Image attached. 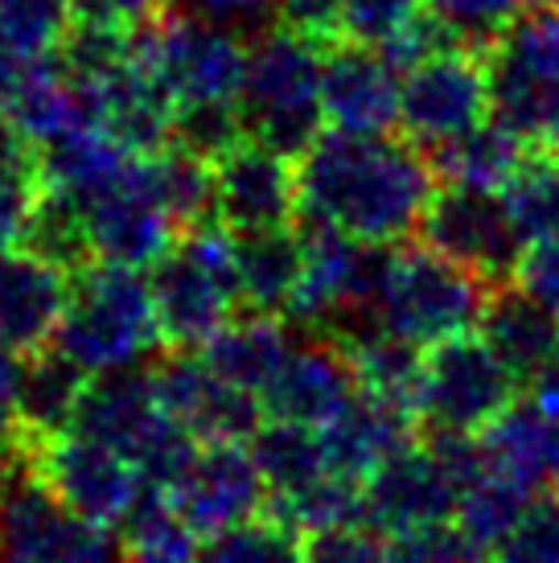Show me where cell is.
<instances>
[{
    "mask_svg": "<svg viewBox=\"0 0 559 563\" xmlns=\"http://www.w3.org/2000/svg\"><path fill=\"white\" fill-rule=\"evenodd\" d=\"M296 177L300 214L387 247L419 231V219L436 194L428 153L391 132L329 128L296 161Z\"/></svg>",
    "mask_w": 559,
    "mask_h": 563,
    "instance_id": "cell-1",
    "label": "cell"
},
{
    "mask_svg": "<svg viewBox=\"0 0 559 563\" xmlns=\"http://www.w3.org/2000/svg\"><path fill=\"white\" fill-rule=\"evenodd\" d=\"M50 345L78 362L87 375L153 358V350L165 342H161L153 284L144 276V267L95 260L75 272L70 305Z\"/></svg>",
    "mask_w": 559,
    "mask_h": 563,
    "instance_id": "cell-2",
    "label": "cell"
},
{
    "mask_svg": "<svg viewBox=\"0 0 559 563\" xmlns=\"http://www.w3.org/2000/svg\"><path fill=\"white\" fill-rule=\"evenodd\" d=\"M321 54L326 46L284 25L251 42L239 87V124L248 141L267 144L288 161L309 153L313 141L326 132Z\"/></svg>",
    "mask_w": 559,
    "mask_h": 563,
    "instance_id": "cell-3",
    "label": "cell"
},
{
    "mask_svg": "<svg viewBox=\"0 0 559 563\" xmlns=\"http://www.w3.org/2000/svg\"><path fill=\"white\" fill-rule=\"evenodd\" d=\"M0 563H128L116 527L75 515L33 470L21 440L0 444Z\"/></svg>",
    "mask_w": 559,
    "mask_h": 563,
    "instance_id": "cell-4",
    "label": "cell"
},
{
    "mask_svg": "<svg viewBox=\"0 0 559 563\" xmlns=\"http://www.w3.org/2000/svg\"><path fill=\"white\" fill-rule=\"evenodd\" d=\"M161 342L169 350H206L218 329L243 309L234 231L202 222L182 231L149 272Z\"/></svg>",
    "mask_w": 559,
    "mask_h": 563,
    "instance_id": "cell-5",
    "label": "cell"
},
{
    "mask_svg": "<svg viewBox=\"0 0 559 563\" xmlns=\"http://www.w3.org/2000/svg\"><path fill=\"white\" fill-rule=\"evenodd\" d=\"M490 120L530 153L559 148V9H523L485 46Z\"/></svg>",
    "mask_w": 559,
    "mask_h": 563,
    "instance_id": "cell-6",
    "label": "cell"
},
{
    "mask_svg": "<svg viewBox=\"0 0 559 563\" xmlns=\"http://www.w3.org/2000/svg\"><path fill=\"white\" fill-rule=\"evenodd\" d=\"M485 300L490 284L419 243L395 251L391 260L387 284L379 297V325L428 350L457 333H473L482 325Z\"/></svg>",
    "mask_w": 559,
    "mask_h": 563,
    "instance_id": "cell-7",
    "label": "cell"
},
{
    "mask_svg": "<svg viewBox=\"0 0 559 563\" xmlns=\"http://www.w3.org/2000/svg\"><path fill=\"white\" fill-rule=\"evenodd\" d=\"M248 46L239 33L194 21V16L161 13L136 25V54L173 108L186 103H239Z\"/></svg>",
    "mask_w": 559,
    "mask_h": 563,
    "instance_id": "cell-8",
    "label": "cell"
},
{
    "mask_svg": "<svg viewBox=\"0 0 559 563\" xmlns=\"http://www.w3.org/2000/svg\"><path fill=\"white\" fill-rule=\"evenodd\" d=\"M518 375L494 354L482 333H457L428 345L416 391V420L424 432H485L514 404Z\"/></svg>",
    "mask_w": 559,
    "mask_h": 563,
    "instance_id": "cell-9",
    "label": "cell"
},
{
    "mask_svg": "<svg viewBox=\"0 0 559 563\" xmlns=\"http://www.w3.org/2000/svg\"><path fill=\"white\" fill-rule=\"evenodd\" d=\"M419 243L461 264L490 288L511 284L523 264V235L514 227L506 198L497 189L445 186L419 219Z\"/></svg>",
    "mask_w": 559,
    "mask_h": 563,
    "instance_id": "cell-10",
    "label": "cell"
},
{
    "mask_svg": "<svg viewBox=\"0 0 559 563\" xmlns=\"http://www.w3.org/2000/svg\"><path fill=\"white\" fill-rule=\"evenodd\" d=\"M490 115V70L485 49L457 46L432 54L404 75L399 128L416 148L432 153Z\"/></svg>",
    "mask_w": 559,
    "mask_h": 563,
    "instance_id": "cell-11",
    "label": "cell"
},
{
    "mask_svg": "<svg viewBox=\"0 0 559 563\" xmlns=\"http://www.w3.org/2000/svg\"><path fill=\"white\" fill-rule=\"evenodd\" d=\"M25 453H30L33 470L42 473V482L75 515L116 527V531L124 527L128 510L136 506V498L149 485L124 453H116L91 437H78V432L25 444Z\"/></svg>",
    "mask_w": 559,
    "mask_h": 563,
    "instance_id": "cell-12",
    "label": "cell"
},
{
    "mask_svg": "<svg viewBox=\"0 0 559 563\" xmlns=\"http://www.w3.org/2000/svg\"><path fill=\"white\" fill-rule=\"evenodd\" d=\"M156 399L202 444H248L267 420L260 395L234 387L194 350H173L153 362Z\"/></svg>",
    "mask_w": 559,
    "mask_h": 563,
    "instance_id": "cell-13",
    "label": "cell"
},
{
    "mask_svg": "<svg viewBox=\"0 0 559 563\" xmlns=\"http://www.w3.org/2000/svg\"><path fill=\"white\" fill-rule=\"evenodd\" d=\"M78 210L87 219L95 260H108V264L153 267L182 235V227L156 198L149 157H132L116 186L78 202Z\"/></svg>",
    "mask_w": 559,
    "mask_h": 563,
    "instance_id": "cell-14",
    "label": "cell"
},
{
    "mask_svg": "<svg viewBox=\"0 0 559 563\" xmlns=\"http://www.w3.org/2000/svg\"><path fill=\"white\" fill-rule=\"evenodd\" d=\"M165 494L177 506V515L202 539H215L231 527L260 518L272 498L248 444H202L186 473Z\"/></svg>",
    "mask_w": 559,
    "mask_h": 563,
    "instance_id": "cell-15",
    "label": "cell"
},
{
    "mask_svg": "<svg viewBox=\"0 0 559 563\" xmlns=\"http://www.w3.org/2000/svg\"><path fill=\"white\" fill-rule=\"evenodd\" d=\"M296 214H300L296 161L255 141H239L231 153L215 161V219L227 231L234 235L276 231L293 227Z\"/></svg>",
    "mask_w": 559,
    "mask_h": 563,
    "instance_id": "cell-16",
    "label": "cell"
},
{
    "mask_svg": "<svg viewBox=\"0 0 559 563\" xmlns=\"http://www.w3.org/2000/svg\"><path fill=\"white\" fill-rule=\"evenodd\" d=\"M404 75L387 54L366 42H329L321 54V103L326 124L342 132H391L399 128Z\"/></svg>",
    "mask_w": 559,
    "mask_h": 563,
    "instance_id": "cell-17",
    "label": "cell"
},
{
    "mask_svg": "<svg viewBox=\"0 0 559 563\" xmlns=\"http://www.w3.org/2000/svg\"><path fill=\"white\" fill-rule=\"evenodd\" d=\"M362 489H366V527L383 534L452 522V515H457V485L440 470V461L424 440L387 456L362 482Z\"/></svg>",
    "mask_w": 559,
    "mask_h": 563,
    "instance_id": "cell-18",
    "label": "cell"
},
{
    "mask_svg": "<svg viewBox=\"0 0 559 563\" xmlns=\"http://www.w3.org/2000/svg\"><path fill=\"white\" fill-rule=\"evenodd\" d=\"M358 387H362L358 371L342 345L300 333L288 362L280 366V375L264 391V411L272 420H296L321 428L354 399Z\"/></svg>",
    "mask_w": 559,
    "mask_h": 563,
    "instance_id": "cell-19",
    "label": "cell"
},
{
    "mask_svg": "<svg viewBox=\"0 0 559 563\" xmlns=\"http://www.w3.org/2000/svg\"><path fill=\"white\" fill-rule=\"evenodd\" d=\"M66 305L70 272L25 247L0 255V342L13 345L21 358L54 342Z\"/></svg>",
    "mask_w": 559,
    "mask_h": 563,
    "instance_id": "cell-20",
    "label": "cell"
},
{
    "mask_svg": "<svg viewBox=\"0 0 559 563\" xmlns=\"http://www.w3.org/2000/svg\"><path fill=\"white\" fill-rule=\"evenodd\" d=\"M416 428L419 420L407 407L358 387L354 399L333 420L317 428V437H321V449H326L329 473L366 482L387 456H395L407 444H416Z\"/></svg>",
    "mask_w": 559,
    "mask_h": 563,
    "instance_id": "cell-21",
    "label": "cell"
},
{
    "mask_svg": "<svg viewBox=\"0 0 559 563\" xmlns=\"http://www.w3.org/2000/svg\"><path fill=\"white\" fill-rule=\"evenodd\" d=\"M87 383H91V375L54 345L25 354L21 383H17V440L37 444V440L70 432Z\"/></svg>",
    "mask_w": 559,
    "mask_h": 563,
    "instance_id": "cell-22",
    "label": "cell"
},
{
    "mask_svg": "<svg viewBox=\"0 0 559 563\" xmlns=\"http://www.w3.org/2000/svg\"><path fill=\"white\" fill-rule=\"evenodd\" d=\"M482 338L511 366L518 383H527L539 366L559 350V317L544 309L518 280L490 288L482 313Z\"/></svg>",
    "mask_w": 559,
    "mask_h": 563,
    "instance_id": "cell-23",
    "label": "cell"
},
{
    "mask_svg": "<svg viewBox=\"0 0 559 563\" xmlns=\"http://www.w3.org/2000/svg\"><path fill=\"white\" fill-rule=\"evenodd\" d=\"M296 342H300V333L296 329L288 333V317L243 313L218 329L210 345L202 350V358L227 383L264 399V391L272 387V378L280 375V366L288 362Z\"/></svg>",
    "mask_w": 559,
    "mask_h": 563,
    "instance_id": "cell-24",
    "label": "cell"
},
{
    "mask_svg": "<svg viewBox=\"0 0 559 563\" xmlns=\"http://www.w3.org/2000/svg\"><path fill=\"white\" fill-rule=\"evenodd\" d=\"M234 255H239L243 309L267 317L288 313L296 288L305 280V243L296 235V227L234 235Z\"/></svg>",
    "mask_w": 559,
    "mask_h": 563,
    "instance_id": "cell-25",
    "label": "cell"
},
{
    "mask_svg": "<svg viewBox=\"0 0 559 563\" xmlns=\"http://www.w3.org/2000/svg\"><path fill=\"white\" fill-rule=\"evenodd\" d=\"M527 144L511 136L497 120L461 132L457 141L440 144L428 153L436 181L445 186H469V189H506L518 165L527 161Z\"/></svg>",
    "mask_w": 559,
    "mask_h": 563,
    "instance_id": "cell-26",
    "label": "cell"
},
{
    "mask_svg": "<svg viewBox=\"0 0 559 563\" xmlns=\"http://www.w3.org/2000/svg\"><path fill=\"white\" fill-rule=\"evenodd\" d=\"M248 449H251L255 470L264 473L272 498H276V494H296V489H305L309 482H317V477L329 473L321 437H317V428H309V423L272 420V416H267V420L260 423V432L248 440Z\"/></svg>",
    "mask_w": 559,
    "mask_h": 563,
    "instance_id": "cell-27",
    "label": "cell"
},
{
    "mask_svg": "<svg viewBox=\"0 0 559 563\" xmlns=\"http://www.w3.org/2000/svg\"><path fill=\"white\" fill-rule=\"evenodd\" d=\"M120 531L128 563H202V534L177 515L169 494L156 485H144Z\"/></svg>",
    "mask_w": 559,
    "mask_h": 563,
    "instance_id": "cell-28",
    "label": "cell"
},
{
    "mask_svg": "<svg viewBox=\"0 0 559 563\" xmlns=\"http://www.w3.org/2000/svg\"><path fill=\"white\" fill-rule=\"evenodd\" d=\"M535 498H539V489H530V485L514 482L511 473H497L494 465H485L482 477H473V482L461 489L452 522H457L478 548L494 551L497 543L514 531V522L527 515V506Z\"/></svg>",
    "mask_w": 559,
    "mask_h": 563,
    "instance_id": "cell-29",
    "label": "cell"
},
{
    "mask_svg": "<svg viewBox=\"0 0 559 563\" xmlns=\"http://www.w3.org/2000/svg\"><path fill=\"white\" fill-rule=\"evenodd\" d=\"M264 515L288 522V527L300 534L362 527V522H366V489H362V482H354V477L326 473V477H317V482H309L305 489H296V494L267 498Z\"/></svg>",
    "mask_w": 559,
    "mask_h": 563,
    "instance_id": "cell-30",
    "label": "cell"
},
{
    "mask_svg": "<svg viewBox=\"0 0 559 563\" xmlns=\"http://www.w3.org/2000/svg\"><path fill=\"white\" fill-rule=\"evenodd\" d=\"M358 371V383L366 391L383 395L391 404L407 407L416 416V391L419 375H424V345L407 342L391 329H374L371 338H362L358 345L346 350Z\"/></svg>",
    "mask_w": 559,
    "mask_h": 563,
    "instance_id": "cell-31",
    "label": "cell"
},
{
    "mask_svg": "<svg viewBox=\"0 0 559 563\" xmlns=\"http://www.w3.org/2000/svg\"><path fill=\"white\" fill-rule=\"evenodd\" d=\"M506 210L523 243H544L559 235V157L556 153H527L506 189Z\"/></svg>",
    "mask_w": 559,
    "mask_h": 563,
    "instance_id": "cell-32",
    "label": "cell"
},
{
    "mask_svg": "<svg viewBox=\"0 0 559 563\" xmlns=\"http://www.w3.org/2000/svg\"><path fill=\"white\" fill-rule=\"evenodd\" d=\"M70 30V0H0V46L25 66L54 58Z\"/></svg>",
    "mask_w": 559,
    "mask_h": 563,
    "instance_id": "cell-33",
    "label": "cell"
},
{
    "mask_svg": "<svg viewBox=\"0 0 559 563\" xmlns=\"http://www.w3.org/2000/svg\"><path fill=\"white\" fill-rule=\"evenodd\" d=\"M202 563H305V539L288 522L264 515L215 534L202 551Z\"/></svg>",
    "mask_w": 559,
    "mask_h": 563,
    "instance_id": "cell-34",
    "label": "cell"
},
{
    "mask_svg": "<svg viewBox=\"0 0 559 563\" xmlns=\"http://www.w3.org/2000/svg\"><path fill=\"white\" fill-rule=\"evenodd\" d=\"M243 136L239 124V103H186L173 108V144L189 148L206 161H218L222 153H231Z\"/></svg>",
    "mask_w": 559,
    "mask_h": 563,
    "instance_id": "cell-35",
    "label": "cell"
},
{
    "mask_svg": "<svg viewBox=\"0 0 559 563\" xmlns=\"http://www.w3.org/2000/svg\"><path fill=\"white\" fill-rule=\"evenodd\" d=\"M457 522H432L404 534H387V563H494Z\"/></svg>",
    "mask_w": 559,
    "mask_h": 563,
    "instance_id": "cell-36",
    "label": "cell"
},
{
    "mask_svg": "<svg viewBox=\"0 0 559 563\" xmlns=\"http://www.w3.org/2000/svg\"><path fill=\"white\" fill-rule=\"evenodd\" d=\"M494 563H559V498L539 494L514 531L490 551Z\"/></svg>",
    "mask_w": 559,
    "mask_h": 563,
    "instance_id": "cell-37",
    "label": "cell"
},
{
    "mask_svg": "<svg viewBox=\"0 0 559 563\" xmlns=\"http://www.w3.org/2000/svg\"><path fill=\"white\" fill-rule=\"evenodd\" d=\"M161 9L218 25V30H231L243 42H255L280 25V0H165Z\"/></svg>",
    "mask_w": 559,
    "mask_h": 563,
    "instance_id": "cell-38",
    "label": "cell"
},
{
    "mask_svg": "<svg viewBox=\"0 0 559 563\" xmlns=\"http://www.w3.org/2000/svg\"><path fill=\"white\" fill-rule=\"evenodd\" d=\"M37 198H42L37 161H0V255L25 243Z\"/></svg>",
    "mask_w": 559,
    "mask_h": 563,
    "instance_id": "cell-39",
    "label": "cell"
},
{
    "mask_svg": "<svg viewBox=\"0 0 559 563\" xmlns=\"http://www.w3.org/2000/svg\"><path fill=\"white\" fill-rule=\"evenodd\" d=\"M465 46L485 49L518 13V0H424Z\"/></svg>",
    "mask_w": 559,
    "mask_h": 563,
    "instance_id": "cell-40",
    "label": "cell"
},
{
    "mask_svg": "<svg viewBox=\"0 0 559 563\" xmlns=\"http://www.w3.org/2000/svg\"><path fill=\"white\" fill-rule=\"evenodd\" d=\"M424 9V0H346V37L383 46Z\"/></svg>",
    "mask_w": 559,
    "mask_h": 563,
    "instance_id": "cell-41",
    "label": "cell"
},
{
    "mask_svg": "<svg viewBox=\"0 0 559 563\" xmlns=\"http://www.w3.org/2000/svg\"><path fill=\"white\" fill-rule=\"evenodd\" d=\"M305 563H387V543L374 527H338L305 539Z\"/></svg>",
    "mask_w": 559,
    "mask_h": 563,
    "instance_id": "cell-42",
    "label": "cell"
},
{
    "mask_svg": "<svg viewBox=\"0 0 559 563\" xmlns=\"http://www.w3.org/2000/svg\"><path fill=\"white\" fill-rule=\"evenodd\" d=\"M280 25L317 46L346 37V0H280Z\"/></svg>",
    "mask_w": 559,
    "mask_h": 563,
    "instance_id": "cell-43",
    "label": "cell"
},
{
    "mask_svg": "<svg viewBox=\"0 0 559 563\" xmlns=\"http://www.w3.org/2000/svg\"><path fill=\"white\" fill-rule=\"evenodd\" d=\"M514 280L523 284L544 309H551L559 317V235L544 239V243H530L523 251V264H518Z\"/></svg>",
    "mask_w": 559,
    "mask_h": 563,
    "instance_id": "cell-44",
    "label": "cell"
},
{
    "mask_svg": "<svg viewBox=\"0 0 559 563\" xmlns=\"http://www.w3.org/2000/svg\"><path fill=\"white\" fill-rule=\"evenodd\" d=\"M165 0H70L75 21H95V25H144L161 13Z\"/></svg>",
    "mask_w": 559,
    "mask_h": 563,
    "instance_id": "cell-45",
    "label": "cell"
},
{
    "mask_svg": "<svg viewBox=\"0 0 559 563\" xmlns=\"http://www.w3.org/2000/svg\"><path fill=\"white\" fill-rule=\"evenodd\" d=\"M17 383H21V354L0 342V444L17 440Z\"/></svg>",
    "mask_w": 559,
    "mask_h": 563,
    "instance_id": "cell-46",
    "label": "cell"
},
{
    "mask_svg": "<svg viewBox=\"0 0 559 563\" xmlns=\"http://www.w3.org/2000/svg\"><path fill=\"white\" fill-rule=\"evenodd\" d=\"M33 157V148L25 144V136L17 132V124L9 120V111L0 108V161H25Z\"/></svg>",
    "mask_w": 559,
    "mask_h": 563,
    "instance_id": "cell-47",
    "label": "cell"
},
{
    "mask_svg": "<svg viewBox=\"0 0 559 563\" xmlns=\"http://www.w3.org/2000/svg\"><path fill=\"white\" fill-rule=\"evenodd\" d=\"M544 465L547 485H559V416L547 411V432H544Z\"/></svg>",
    "mask_w": 559,
    "mask_h": 563,
    "instance_id": "cell-48",
    "label": "cell"
},
{
    "mask_svg": "<svg viewBox=\"0 0 559 563\" xmlns=\"http://www.w3.org/2000/svg\"><path fill=\"white\" fill-rule=\"evenodd\" d=\"M21 70H25V63H21V58H13L9 49L0 46V108H9V99H13V91H17Z\"/></svg>",
    "mask_w": 559,
    "mask_h": 563,
    "instance_id": "cell-49",
    "label": "cell"
},
{
    "mask_svg": "<svg viewBox=\"0 0 559 563\" xmlns=\"http://www.w3.org/2000/svg\"><path fill=\"white\" fill-rule=\"evenodd\" d=\"M523 9H559V0H518Z\"/></svg>",
    "mask_w": 559,
    "mask_h": 563,
    "instance_id": "cell-50",
    "label": "cell"
}]
</instances>
